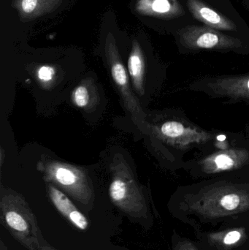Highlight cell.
I'll use <instances>...</instances> for the list:
<instances>
[{
  "instance_id": "cell-9",
  "label": "cell",
  "mask_w": 249,
  "mask_h": 250,
  "mask_svg": "<svg viewBox=\"0 0 249 250\" xmlns=\"http://www.w3.org/2000/svg\"><path fill=\"white\" fill-rule=\"evenodd\" d=\"M47 193L50 201L56 209L75 228L80 230H86L89 227V221L86 216L70 201V198L52 184L47 183Z\"/></svg>"
},
{
  "instance_id": "cell-14",
  "label": "cell",
  "mask_w": 249,
  "mask_h": 250,
  "mask_svg": "<svg viewBox=\"0 0 249 250\" xmlns=\"http://www.w3.org/2000/svg\"><path fill=\"white\" fill-rule=\"evenodd\" d=\"M151 12L159 16L177 17L184 14L181 4L177 0H150Z\"/></svg>"
},
{
  "instance_id": "cell-1",
  "label": "cell",
  "mask_w": 249,
  "mask_h": 250,
  "mask_svg": "<svg viewBox=\"0 0 249 250\" xmlns=\"http://www.w3.org/2000/svg\"><path fill=\"white\" fill-rule=\"evenodd\" d=\"M179 208L201 223L239 215L249 211V186L217 182L186 195Z\"/></svg>"
},
{
  "instance_id": "cell-6",
  "label": "cell",
  "mask_w": 249,
  "mask_h": 250,
  "mask_svg": "<svg viewBox=\"0 0 249 250\" xmlns=\"http://www.w3.org/2000/svg\"><path fill=\"white\" fill-rule=\"evenodd\" d=\"M152 129L161 141L181 149H185L194 144H206L213 138L211 134L197 126L175 120L153 125Z\"/></svg>"
},
{
  "instance_id": "cell-2",
  "label": "cell",
  "mask_w": 249,
  "mask_h": 250,
  "mask_svg": "<svg viewBox=\"0 0 249 250\" xmlns=\"http://www.w3.org/2000/svg\"><path fill=\"white\" fill-rule=\"evenodd\" d=\"M0 224L27 250L53 249L24 197L4 187L0 191Z\"/></svg>"
},
{
  "instance_id": "cell-4",
  "label": "cell",
  "mask_w": 249,
  "mask_h": 250,
  "mask_svg": "<svg viewBox=\"0 0 249 250\" xmlns=\"http://www.w3.org/2000/svg\"><path fill=\"white\" fill-rule=\"evenodd\" d=\"M38 169L43 173L47 183L52 184L87 208L92 207L95 201L93 185L81 167L49 160L39 162Z\"/></svg>"
},
{
  "instance_id": "cell-19",
  "label": "cell",
  "mask_w": 249,
  "mask_h": 250,
  "mask_svg": "<svg viewBox=\"0 0 249 250\" xmlns=\"http://www.w3.org/2000/svg\"><path fill=\"white\" fill-rule=\"evenodd\" d=\"M0 250H9L8 248H7V245L4 244V242H3L2 239L0 240Z\"/></svg>"
},
{
  "instance_id": "cell-8",
  "label": "cell",
  "mask_w": 249,
  "mask_h": 250,
  "mask_svg": "<svg viewBox=\"0 0 249 250\" xmlns=\"http://www.w3.org/2000/svg\"><path fill=\"white\" fill-rule=\"evenodd\" d=\"M249 163V151L245 148H226L216 151L200 160L202 170L208 174L230 171Z\"/></svg>"
},
{
  "instance_id": "cell-15",
  "label": "cell",
  "mask_w": 249,
  "mask_h": 250,
  "mask_svg": "<svg viewBox=\"0 0 249 250\" xmlns=\"http://www.w3.org/2000/svg\"><path fill=\"white\" fill-rule=\"evenodd\" d=\"M245 236L242 229H230L219 233H213L209 236L211 242L222 248H231L239 243Z\"/></svg>"
},
{
  "instance_id": "cell-13",
  "label": "cell",
  "mask_w": 249,
  "mask_h": 250,
  "mask_svg": "<svg viewBox=\"0 0 249 250\" xmlns=\"http://www.w3.org/2000/svg\"><path fill=\"white\" fill-rule=\"evenodd\" d=\"M130 82L136 93L143 96L145 93V62L140 51H134L128 60Z\"/></svg>"
},
{
  "instance_id": "cell-17",
  "label": "cell",
  "mask_w": 249,
  "mask_h": 250,
  "mask_svg": "<svg viewBox=\"0 0 249 250\" xmlns=\"http://www.w3.org/2000/svg\"><path fill=\"white\" fill-rule=\"evenodd\" d=\"M172 250H198L197 247L185 239H173L172 242Z\"/></svg>"
},
{
  "instance_id": "cell-10",
  "label": "cell",
  "mask_w": 249,
  "mask_h": 250,
  "mask_svg": "<svg viewBox=\"0 0 249 250\" xmlns=\"http://www.w3.org/2000/svg\"><path fill=\"white\" fill-rule=\"evenodd\" d=\"M187 6L196 19L209 27L217 30H236V25L232 21L200 0H187Z\"/></svg>"
},
{
  "instance_id": "cell-3",
  "label": "cell",
  "mask_w": 249,
  "mask_h": 250,
  "mask_svg": "<svg viewBox=\"0 0 249 250\" xmlns=\"http://www.w3.org/2000/svg\"><path fill=\"white\" fill-rule=\"evenodd\" d=\"M109 197L121 212L146 227L152 222L147 198L127 162L115 155L111 165Z\"/></svg>"
},
{
  "instance_id": "cell-12",
  "label": "cell",
  "mask_w": 249,
  "mask_h": 250,
  "mask_svg": "<svg viewBox=\"0 0 249 250\" xmlns=\"http://www.w3.org/2000/svg\"><path fill=\"white\" fill-rule=\"evenodd\" d=\"M72 101L77 108L89 110L97 104L98 95L95 85L89 79L80 82L73 89Z\"/></svg>"
},
{
  "instance_id": "cell-5",
  "label": "cell",
  "mask_w": 249,
  "mask_h": 250,
  "mask_svg": "<svg viewBox=\"0 0 249 250\" xmlns=\"http://www.w3.org/2000/svg\"><path fill=\"white\" fill-rule=\"evenodd\" d=\"M179 36L181 44L192 50H234L242 46L238 38L209 26H187L180 31Z\"/></svg>"
},
{
  "instance_id": "cell-18",
  "label": "cell",
  "mask_w": 249,
  "mask_h": 250,
  "mask_svg": "<svg viewBox=\"0 0 249 250\" xmlns=\"http://www.w3.org/2000/svg\"><path fill=\"white\" fill-rule=\"evenodd\" d=\"M38 0H22V9L26 13H32L37 6Z\"/></svg>"
},
{
  "instance_id": "cell-16",
  "label": "cell",
  "mask_w": 249,
  "mask_h": 250,
  "mask_svg": "<svg viewBox=\"0 0 249 250\" xmlns=\"http://www.w3.org/2000/svg\"><path fill=\"white\" fill-rule=\"evenodd\" d=\"M35 78L45 89L51 88L57 78V71L52 66L42 65L37 70Z\"/></svg>"
},
{
  "instance_id": "cell-7",
  "label": "cell",
  "mask_w": 249,
  "mask_h": 250,
  "mask_svg": "<svg viewBox=\"0 0 249 250\" xmlns=\"http://www.w3.org/2000/svg\"><path fill=\"white\" fill-rule=\"evenodd\" d=\"M110 69L113 82L116 86L126 109L130 113L133 121L136 124H143L146 120V114L133 92L130 76H128L124 64L115 58V60H111Z\"/></svg>"
},
{
  "instance_id": "cell-20",
  "label": "cell",
  "mask_w": 249,
  "mask_h": 250,
  "mask_svg": "<svg viewBox=\"0 0 249 250\" xmlns=\"http://www.w3.org/2000/svg\"><path fill=\"white\" fill-rule=\"evenodd\" d=\"M54 250L51 249V250Z\"/></svg>"
},
{
  "instance_id": "cell-11",
  "label": "cell",
  "mask_w": 249,
  "mask_h": 250,
  "mask_svg": "<svg viewBox=\"0 0 249 250\" xmlns=\"http://www.w3.org/2000/svg\"><path fill=\"white\" fill-rule=\"evenodd\" d=\"M207 86L219 96L234 99L249 98V75L218 78L209 82Z\"/></svg>"
}]
</instances>
